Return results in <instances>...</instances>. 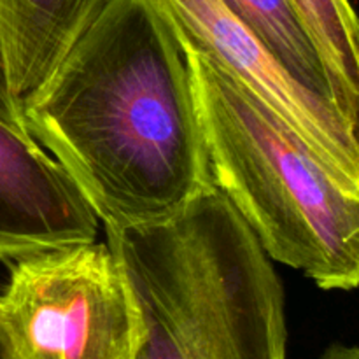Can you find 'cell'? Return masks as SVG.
<instances>
[{"instance_id": "obj_1", "label": "cell", "mask_w": 359, "mask_h": 359, "mask_svg": "<svg viewBox=\"0 0 359 359\" xmlns=\"http://www.w3.org/2000/svg\"><path fill=\"white\" fill-rule=\"evenodd\" d=\"M21 114L105 226L161 223L216 188L188 51L158 0H114Z\"/></svg>"}, {"instance_id": "obj_2", "label": "cell", "mask_w": 359, "mask_h": 359, "mask_svg": "<svg viewBox=\"0 0 359 359\" xmlns=\"http://www.w3.org/2000/svg\"><path fill=\"white\" fill-rule=\"evenodd\" d=\"M105 231L139 319L135 359H286L283 284L219 189Z\"/></svg>"}, {"instance_id": "obj_3", "label": "cell", "mask_w": 359, "mask_h": 359, "mask_svg": "<svg viewBox=\"0 0 359 359\" xmlns=\"http://www.w3.org/2000/svg\"><path fill=\"white\" fill-rule=\"evenodd\" d=\"M214 184L270 259L321 290L359 287V193L293 125L186 46Z\"/></svg>"}, {"instance_id": "obj_4", "label": "cell", "mask_w": 359, "mask_h": 359, "mask_svg": "<svg viewBox=\"0 0 359 359\" xmlns=\"http://www.w3.org/2000/svg\"><path fill=\"white\" fill-rule=\"evenodd\" d=\"M14 263L0 319L18 359H135L139 319L107 242Z\"/></svg>"}, {"instance_id": "obj_5", "label": "cell", "mask_w": 359, "mask_h": 359, "mask_svg": "<svg viewBox=\"0 0 359 359\" xmlns=\"http://www.w3.org/2000/svg\"><path fill=\"white\" fill-rule=\"evenodd\" d=\"M158 2L184 46L207 56L279 112L340 181L359 193V139L333 102L298 83L221 0Z\"/></svg>"}, {"instance_id": "obj_6", "label": "cell", "mask_w": 359, "mask_h": 359, "mask_svg": "<svg viewBox=\"0 0 359 359\" xmlns=\"http://www.w3.org/2000/svg\"><path fill=\"white\" fill-rule=\"evenodd\" d=\"M98 217L27 130L0 119V259L97 241Z\"/></svg>"}, {"instance_id": "obj_7", "label": "cell", "mask_w": 359, "mask_h": 359, "mask_svg": "<svg viewBox=\"0 0 359 359\" xmlns=\"http://www.w3.org/2000/svg\"><path fill=\"white\" fill-rule=\"evenodd\" d=\"M114 0H0V51L14 100L23 104Z\"/></svg>"}, {"instance_id": "obj_8", "label": "cell", "mask_w": 359, "mask_h": 359, "mask_svg": "<svg viewBox=\"0 0 359 359\" xmlns=\"http://www.w3.org/2000/svg\"><path fill=\"white\" fill-rule=\"evenodd\" d=\"M307 90L333 102L359 139V104L335 79L291 0H221Z\"/></svg>"}, {"instance_id": "obj_9", "label": "cell", "mask_w": 359, "mask_h": 359, "mask_svg": "<svg viewBox=\"0 0 359 359\" xmlns=\"http://www.w3.org/2000/svg\"><path fill=\"white\" fill-rule=\"evenodd\" d=\"M335 79L359 104V16L349 0H291Z\"/></svg>"}, {"instance_id": "obj_10", "label": "cell", "mask_w": 359, "mask_h": 359, "mask_svg": "<svg viewBox=\"0 0 359 359\" xmlns=\"http://www.w3.org/2000/svg\"><path fill=\"white\" fill-rule=\"evenodd\" d=\"M0 119H4L9 125L18 126V128H25L23 114H21V107L16 100L13 98L9 90V83H7L6 67H4L2 51H0Z\"/></svg>"}, {"instance_id": "obj_11", "label": "cell", "mask_w": 359, "mask_h": 359, "mask_svg": "<svg viewBox=\"0 0 359 359\" xmlns=\"http://www.w3.org/2000/svg\"><path fill=\"white\" fill-rule=\"evenodd\" d=\"M321 359H359V346H332Z\"/></svg>"}, {"instance_id": "obj_12", "label": "cell", "mask_w": 359, "mask_h": 359, "mask_svg": "<svg viewBox=\"0 0 359 359\" xmlns=\"http://www.w3.org/2000/svg\"><path fill=\"white\" fill-rule=\"evenodd\" d=\"M0 359H18L13 344H11L9 337H7L6 328H4L2 319H0Z\"/></svg>"}]
</instances>
